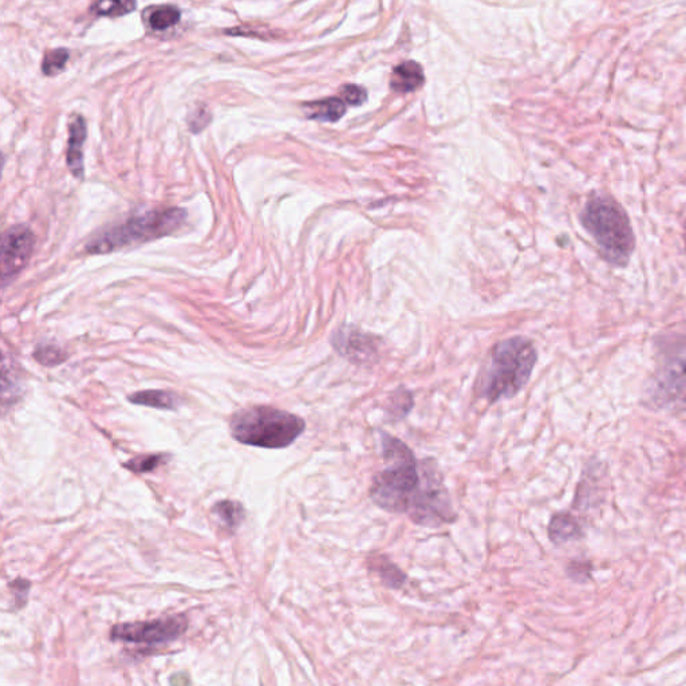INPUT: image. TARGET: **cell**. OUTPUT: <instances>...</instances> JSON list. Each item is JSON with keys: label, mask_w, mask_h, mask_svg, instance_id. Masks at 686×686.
I'll return each mask as SVG.
<instances>
[{"label": "cell", "mask_w": 686, "mask_h": 686, "mask_svg": "<svg viewBox=\"0 0 686 686\" xmlns=\"http://www.w3.org/2000/svg\"><path fill=\"white\" fill-rule=\"evenodd\" d=\"M385 468L374 476L370 498L390 514H408L423 483V468L415 453L397 437L381 432Z\"/></svg>", "instance_id": "obj_1"}, {"label": "cell", "mask_w": 686, "mask_h": 686, "mask_svg": "<svg viewBox=\"0 0 686 686\" xmlns=\"http://www.w3.org/2000/svg\"><path fill=\"white\" fill-rule=\"evenodd\" d=\"M536 360L530 339L514 337L496 343L477 380L479 396L490 404L515 397L530 381Z\"/></svg>", "instance_id": "obj_2"}, {"label": "cell", "mask_w": 686, "mask_h": 686, "mask_svg": "<svg viewBox=\"0 0 686 686\" xmlns=\"http://www.w3.org/2000/svg\"><path fill=\"white\" fill-rule=\"evenodd\" d=\"M581 223L607 262L617 266L629 263L636 236L629 216L617 201L603 195L591 197L581 212Z\"/></svg>", "instance_id": "obj_3"}, {"label": "cell", "mask_w": 686, "mask_h": 686, "mask_svg": "<svg viewBox=\"0 0 686 686\" xmlns=\"http://www.w3.org/2000/svg\"><path fill=\"white\" fill-rule=\"evenodd\" d=\"M231 435L239 443L266 449L290 447L306 429L305 420L286 410L254 406L232 416Z\"/></svg>", "instance_id": "obj_4"}, {"label": "cell", "mask_w": 686, "mask_h": 686, "mask_svg": "<svg viewBox=\"0 0 686 686\" xmlns=\"http://www.w3.org/2000/svg\"><path fill=\"white\" fill-rule=\"evenodd\" d=\"M185 219L187 211L181 208L148 211L101 232L90 240L85 250L88 254H112L122 248L153 242L179 230Z\"/></svg>", "instance_id": "obj_5"}, {"label": "cell", "mask_w": 686, "mask_h": 686, "mask_svg": "<svg viewBox=\"0 0 686 686\" xmlns=\"http://www.w3.org/2000/svg\"><path fill=\"white\" fill-rule=\"evenodd\" d=\"M421 468L423 483L409 508V518L424 527H440L455 522L456 512L436 461L423 460Z\"/></svg>", "instance_id": "obj_6"}, {"label": "cell", "mask_w": 686, "mask_h": 686, "mask_svg": "<svg viewBox=\"0 0 686 686\" xmlns=\"http://www.w3.org/2000/svg\"><path fill=\"white\" fill-rule=\"evenodd\" d=\"M187 629L188 618L183 614H176L155 621L118 624L113 626L110 638L112 641L128 644L165 645L179 640Z\"/></svg>", "instance_id": "obj_7"}, {"label": "cell", "mask_w": 686, "mask_h": 686, "mask_svg": "<svg viewBox=\"0 0 686 686\" xmlns=\"http://www.w3.org/2000/svg\"><path fill=\"white\" fill-rule=\"evenodd\" d=\"M35 247L33 231L25 224L9 228L2 242V283L9 286L30 262Z\"/></svg>", "instance_id": "obj_8"}, {"label": "cell", "mask_w": 686, "mask_h": 686, "mask_svg": "<svg viewBox=\"0 0 686 686\" xmlns=\"http://www.w3.org/2000/svg\"><path fill=\"white\" fill-rule=\"evenodd\" d=\"M86 136H88V130H86L84 117L77 114L70 122L66 153L67 167L77 179H82L85 175L84 144Z\"/></svg>", "instance_id": "obj_9"}, {"label": "cell", "mask_w": 686, "mask_h": 686, "mask_svg": "<svg viewBox=\"0 0 686 686\" xmlns=\"http://www.w3.org/2000/svg\"><path fill=\"white\" fill-rule=\"evenodd\" d=\"M425 84L423 67L415 61H406L394 67L390 88L397 93H410Z\"/></svg>", "instance_id": "obj_10"}, {"label": "cell", "mask_w": 686, "mask_h": 686, "mask_svg": "<svg viewBox=\"0 0 686 686\" xmlns=\"http://www.w3.org/2000/svg\"><path fill=\"white\" fill-rule=\"evenodd\" d=\"M582 535L581 524L573 515L565 514V512L555 515L551 519L550 526H548V536L555 546L573 542V540L581 538Z\"/></svg>", "instance_id": "obj_11"}, {"label": "cell", "mask_w": 686, "mask_h": 686, "mask_svg": "<svg viewBox=\"0 0 686 686\" xmlns=\"http://www.w3.org/2000/svg\"><path fill=\"white\" fill-rule=\"evenodd\" d=\"M310 120L337 122L346 113V102L341 97L326 98L322 101L309 102L305 105Z\"/></svg>", "instance_id": "obj_12"}, {"label": "cell", "mask_w": 686, "mask_h": 686, "mask_svg": "<svg viewBox=\"0 0 686 686\" xmlns=\"http://www.w3.org/2000/svg\"><path fill=\"white\" fill-rule=\"evenodd\" d=\"M128 400L134 405L163 410H176L181 405L180 397L167 390H143L130 394Z\"/></svg>", "instance_id": "obj_13"}, {"label": "cell", "mask_w": 686, "mask_h": 686, "mask_svg": "<svg viewBox=\"0 0 686 686\" xmlns=\"http://www.w3.org/2000/svg\"><path fill=\"white\" fill-rule=\"evenodd\" d=\"M370 569L376 571L378 577L381 578L382 583L389 589L400 590L406 583V574L397 565L384 555L380 557H372L369 559Z\"/></svg>", "instance_id": "obj_14"}, {"label": "cell", "mask_w": 686, "mask_h": 686, "mask_svg": "<svg viewBox=\"0 0 686 686\" xmlns=\"http://www.w3.org/2000/svg\"><path fill=\"white\" fill-rule=\"evenodd\" d=\"M147 23L153 31H165L176 26L181 19V11L176 6L164 5L147 10Z\"/></svg>", "instance_id": "obj_15"}, {"label": "cell", "mask_w": 686, "mask_h": 686, "mask_svg": "<svg viewBox=\"0 0 686 686\" xmlns=\"http://www.w3.org/2000/svg\"><path fill=\"white\" fill-rule=\"evenodd\" d=\"M212 512L218 516L224 527L232 531L238 530L246 518V511H244L242 504L232 502V500H222V502L216 503Z\"/></svg>", "instance_id": "obj_16"}, {"label": "cell", "mask_w": 686, "mask_h": 686, "mask_svg": "<svg viewBox=\"0 0 686 686\" xmlns=\"http://www.w3.org/2000/svg\"><path fill=\"white\" fill-rule=\"evenodd\" d=\"M136 0H94L90 11L97 17L118 18L136 10Z\"/></svg>", "instance_id": "obj_17"}, {"label": "cell", "mask_w": 686, "mask_h": 686, "mask_svg": "<svg viewBox=\"0 0 686 686\" xmlns=\"http://www.w3.org/2000/svg\"><path fill=\"white\" fill-rule=\"evenodd\" d=\"M171 453H152V455H141L129 460L124 464L125 468L130 469L134 473H148L153 472L161 465L167 464L171 460Z\"/></svg>", "instance_id": "obj_18"}, {"label": "cell", "mask_w": 686, "mask_h": 686, "mask_svg": "<svg viewBox=\"0 0 686 686\" xmlns=\"http://www.w3.org/2000/svg\"><path fill=\"white\" fill-rule=\"evenodd\" d=\"M413 402L412 394L405 389H398L393 397L390 398V404L388 406V416L389 419L393 421H398L404 419L405 416L409 415L410 410H412Z\"/></svg>", "instance_id": "obj_19"}, {"label": "cell", "mask_w": 686, "mask_h": 686, "mask_svg": "<svg viewBox=\"0 0 686 686\" xmlns=\"http://www.w3.org/2000/svg\"><path fill=\"white\" fill-rule=\"evenodd\" d=\"M70 53L67 49H55L47 51L42 62V73L47 77L57 76L65 69L69 61Z\"/></svg>", "instance_id": "obj_20"}, {"label": "cell", "mask_w": 686, "mask_h": 686, "mask_svg": "<svg viewBox=\"0 0 686 686\" xmlns=\"http://www.w3.org/2000/svg\"><path fill=\"white\" fill-rule=\"evenodd\" d=\"M35 360L47 368H53V366L61 365L62 362L66 361V354L58 346L49 345V343H43L39 345L34 353Z\"/></svg>", "instance_id": "obj_21"}, {"label": "cell", "mask_w": 686, "mask_h": 686, "mask_svg": "<svg viewBox=\"0 0 686 686\" xmlns=\"http://www.w3.org/2000/svg\"><path fill=\"white\" fill-rule=\"evenodd\" d=\"M210 122L211 113L210 110L207 109V106H196V108H193L191 113H189L188 125L189 129H191L193 133L201 132V130L207 128Z\"/></svg>", "instance_id": "obj_22"}, {"label": "cell", "mask_w": 686, "mask_h": 686, "mask_svg": "<svg viewBox=\"0 0 686 686\" xmlns=\"http://www.w3.org/2000/svg\"><path fill=\"white\" fill-rule=\"evenodd\" d=\"M341 98L350 106H360L368 100V92L358 85H345L341 89Z\"/></svg>", "instance_id": "obj_23"}, {"label": "cell", "mask_w": 686, "mask_h": 686, "mask_svg": "<svg viewBox=\"0 0 686 686\" xmlns=\"http://www.w3.org/2000/svg\"><path fill=\"white\" fill-rule=\"evenodd\" d=\"M30 586V582L26 581V579L23 578H18L17 581L10 583V589H13L15 599H17L18 609H21V607L26 605L27 595H29Z\"/></svg>", "instance_id": "obj_24"}, {"label": "cell", "mask_w": 686, "mask_h": 686, "mask_svg": "<svg viewBox=\"0 0 686 686\" xmlns=\"http://www.w3.org/2000/svg\"><path fill=\"white\" fill-rule=\"evenodd\" d=\"M591 565L589 562H573L567 567V573L574 581H586L590 578Z\"/></svg>", "instance_id": "obj_25"}, {"label": "cell", "mask_w": 686, "mask_h": 686, "mask_svg": "<svg viewBox=\"0 0 686 686\" xmlns=\"http://www.w3.org/2000/svg\"><path fill=\"white\" fill-rule=\"evenodd\" d=\"M172 684L175 685H181V684H189L191 680H189L187 674H176V676H173L171 678Z\"/></svg>", "instance_id": "obj_26"}, {"label": "cell", "mask_w": 686, "mask_h": 686, "mask_svg": "<svg viewBox=\"0 0 686 686\" xmlns=\"http://www.w3.org/2000/svg\"><path fill=\"white\" fill-rule=\"evenodd\" d=\"M684 239H685V250H686V226H685V234H684Z\"/></svg>", "instance_id": "obj_27"}]
</instances>
